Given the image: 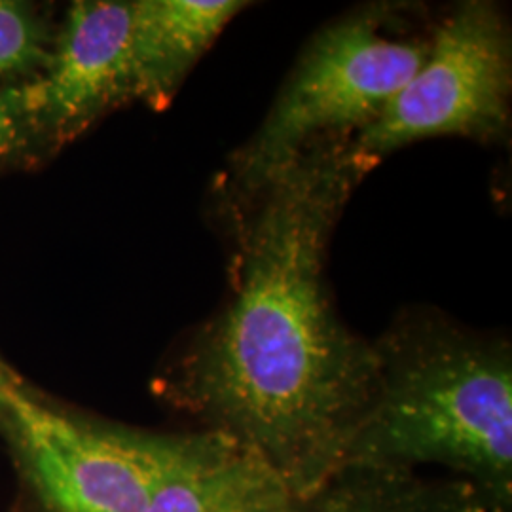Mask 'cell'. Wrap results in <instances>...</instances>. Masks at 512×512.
Returning <instances> with one entry per match:
<instances>
[{
  "instance_id": "7c38bea8",
  "label": "cell",
  "mask_w": 512,
  "mask_h": 512,
  "mask_svg": "<svg viewBox=\"0 0 512 512\" xmlns=\"http://www.w3.org/2000/svg\"><path fill=\"white\" fill-rule=\"evenodd\" d=\"M14 382H18V380L12 376V372L0 361V395L4 393L6 387H10Z\"/></svg>"
},
{
  "instance_id": "6da1fadb",
  "label": "cell",
  "mask_w": 512,
  "mask_h": 512,
  "mask_svg": "<svg viewBox=\"0 0 512 512\" xmlns=\"http://www.w3.org/2000/svg\"><path fill=\"white\" fill-rule=\"evenodd\" d=\"M353 137L319 141L247 190L224 192L230 293L186 342L165 397L266 461L296 495L348 465L378 357L330 293L332 234L374 165Z\"/></svg>"
},
{
  "instance_id": "8fae6325",
  "label": "cell",
  "mask_w": 512,
  "mask_h": 512,
  "mask_svg": "<svg viewBox=\"0 0 512 512\" xmlns=\"http://www.w3.org/2000/svg\"><path fill=\"white\" fill-rule=\"evenodd\" d=\"M23 116L18 90L0 93V156L14 152L21 145Z\"/></svg>"
},
{
  "instance_id": "9c48e42d",
  "label": "cell",
  "mask_w": 512,
  "mask_h": 512,
  "mask_svg": "<svg viewBox=\"0 0 512 512\" xmlns=\"http://www.w3.org/2000/svg\"><path fill=\"white\" fill-rule=\"evenodd\" d=\"M291 512H494L482 494L456 476L389 465L348 463L300 495Z\"/></svg>"
},
{
  "instance_id": "277c9868",
  "label": "cell",
  "mask_w": 512,
  "mask_h": 512,
  "mask_svg": "<svg viewBox=\"0 0 512 512\" xmlns=\"http://www.w3.org/2000/svg\"><path fill=\"white\" fill-rule=\"evenodd\" d=\"M0 421L42 512H143L196 435L80 418L18 382L0 395Z\"/></svg>"
},
{
  "instance_id": "52a82bcc",
  "label": "cell",
  "mask_w": 512,
  "mask_h": 512,
  "mask_svg": "<svg viewBox=\"0 0 512 512\" xmlns=\"http://www.w3.org/2000/svg\"><path fill=\"white\" fill-rule=\"evenodd\" d=\"M298 497L253 452L196 431L143 512H291Z\"/></svg>"
},
{
  "instance_id": "30bf717a",
  "label": "cell",
  "mask_w": 512,
  "mask_h": 512,
  "mask_svg": "<svg viewBox=\"0 0 512 512\" xmlns=\"http://www.w3.org/2000/svg\"><path fill=\"white\" fill-rule=\"evenodd\" d=\"M42 59L37 21L16 2L0 0V76L27 69Z\"/></svg>"
},
{
  "instance_id": "8992f818",
  "label": "cell",
  "mask_w": 512,
  "mask_h": 512,
  "mask_svg": "<svg viewBox=\"0 0 512 512\" xmlns=\"http://www.w3.org/2000/svg\"><path fill=\"white\" fill-rule=\"evenodd\" d=\"M131 18L133 2H74L44 78L18 88L23 114L76 131L131 101Z\"/></svg>"
},
{
  "instance_id": "5b68a950",
  "label": "cell",
  "mask_w": 512,
  "mask_h": 512,
  "mask_svg": "<svg viewBox=\"0 0 512 512\" xmlns=\"http://www.w3.org/2000/svg\"><path fill=\"white\" fill-rule=\"evenodd\" d=\"M511 90L505 12L488 0L461 2L431 31L420 71L351 143L376 167L387 154L421 139L499 141L509 131Z\"/></svg>"
},
{
  "instance_id": "ba28073f",
  "label": "cell",
  "mask_w": 512,
  "mask_h": 512,
  "mask_svg": "<svg viewBox=\"0 0 512 512\" xmlns=\"http://www.w3.org/2000/svg\"><path fill=\"white\" fill-rule=\"evenodd\" d=\"M245 6L241 0L133 2V99L152 109L167 107L196 61Z\"/></svg>"
},
{
  "instance_id": "3957f363",
  "label": "cell",
  "mask_w": 512,
  "mask_h": 512,
  "mask_svg": "<svg viewBox=\"0 0 512 512\" xmlns=\"http://www.w3.org/2000/svg\"><path fill=\"white\" fill-rule=\"evenodd\" d=\"M429 40L404 31L385 6L327 25L298 59L255 137L236 152L224 192L256 186L311 145L370 126L420 71Z\"/></svg>"
},
{
  "instance_id": "7a4b0ae2",
  "label": "cell",
  "mask_w": 512,
  "mask_h": 512,
  "mask_svg": "<svg viewBox=\"0 0 512 512\" xmlns=\"http://www.w3.org/2000/svg\"><path fill=\"white\" fill-rule=\"evenodd\" d=\"M378 384L348 463L427 467L512 503V353L431 310L404 311L374 340Z\"/></svg>"
}]
</instances>
